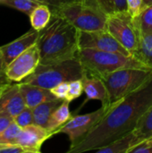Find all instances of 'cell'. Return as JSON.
Wrapping results in <instances>:
<instances>
[{
	"label": "cell",
	"mask_w": 152,
	"mask_h": 153,
	"mask_svg": "<svg viewBox=\"0 0 152 153\" xmlns=\"http://www.w3.org/2000/svg\"><path fill=\"white\" fill-rule=\"evenodd\" d=\"M51 12L52 14L68 21L80 31L106 30L108 14L101 10L94 0L72 2Z\"/></svg>",
	"instance_id": "cell-5"
},
{
	"label": "cell",
	"mask_w": 152,
	"mask_h": 153,
	"mask_svg": "<svg viewBox=\"0 0 152 153\" xmlns=\"http://www.w3.org/2000/svg\"><path fill=\"white\" fill-rule=\"evenodd\" d=\"M26 107L19 89V83H11L0 97V112H6L14 118Z\"/></svg>",
	"instance_id": "cell-13"
},
{
	"label": "cell",
	"mask_w": 152,
	"mask_h": 153,
	"mask_svg": "<svg viewBox=\"0 0 152 153\" xmlns=\"http://www.w3.org/2000/svg\"><path fill=\"white\" fill-rule=\"evenodd\" d=\"M39 31L32 28L24 35L16 39L15 40L0 47V51L4 58L5 66L13 61L18 56L26 51L31 46L35 45L39 39Z\"/></svg>",
	"instance_id": "cell-12"
},
{
	"label": "cell",
	"mask_w": 152,
	"mask_h": 153,
	"mask_svg": "<svg viewBox=\"0 0 152 153\" xmlns=\"http://www.w3.org/2000/svg\"><path fill=\"white\" fill-rule=\"evenodd\" d=\"M11 84V82H8V83H0V97L2 95V93L4 92V91Z\"/></svg>",
	"instance_id": "cell-35"
},
{
	"label": "cell",
	"mask_w": 152,
	"mask_h": 153,
	"mask_svg": "<svg viewBox=\"0 0 152 153\" xmlns=\"http://www.w3.org/2000/svg\"><path fill=\"white\" fill-rule=\"evenodd\" d=\"M53 134L47 128L32 124L22 128L16 143L21 145L26 153H39L43 143Z\"/></svg>",
	"instance_id": "cell-11"
},
{
	"label": "cell",
	"mask_w": 152,
	"mask_h": 153,
	"mask_svg": "<svg viewBox=\"0 0 152 153\" xmlns=\"http://www.w3.org/2000/svg\"><path fill=\"white\" fill-rule=\"evenodd\" d=\"M18 83L21 93L28 108H34L43 102L56 99V96L48 89H45L24 82H21Z\"/></svg>",
	"instance_id": "cell-14"
},
{
	"label": "cell",
	"mask_w": 152,
	"mask_h": 153,
	"mask_svg": "<svg viewBox=\"0 0 152 153\" xmlns=\"http://www.w3.org/2000/svg\"><path fill=\"white\" fill-rule=\"evenodd\" d=\"M82 80L83 83V91L86 95V100L82 106L93 100H100L102 105H105L108 102V91L105 83L99 77L85 74Z\"/></svg>",
	"instance_id": "cell-15"
},
{
	"label": "cell",
	"mask_w": 152,
	"mask_h": 153,
	"mask_svg": "<svg viewBox=\"0 0 152 153\" xmlns=\"http://www.w3.org/2000/svg\"><path fill=\"white\" fill-rule=\"evenodd\" d=\"M152 106V79L139 90L109 108L101 120L68 153L97 151L133 132Z\"/></svg>",
	"instance_id": "cell-1"
},
{
	"label": "cell",
	"mask_w": 152,
	"mask_h": 153,
	"mask_svg": "<svg viewBox=\"0 0 152 153\" xmlns=\"http://www.w3.org/2000/svg\"><path fill=\"white\" fill-rule=\"evenodd\" d=\"M129 153H152V137L133 146Z\"/></svg>",
	"instance_id": "cell-28"
},
{
	"label": "cell",
	"mask_w": 152,
	"mask_h": 153,
	"mask_svg": "<svg viewBox=\"0 0 152 153\" xmlns=\"http://www.w3.org/2000/svg\"><path fill=\"white\" fill-rule=\"evenodd\" d=\"M109 108L102 105L100 108L90 113L73 117L66 124L56 130L55 134H66L73 147L77 144L105 116Z\"/></svg>",
	"instance_id": "cell-8"
},
{
	"label": "cell",
	"mask_w": 152,
	"mask_h": 153,
	"mask_svg": "<svg viewBox=\"0 0 152 153\" xmlns=\"http://www.w3.org/2000/svg\"><path fill=\"white\" fill-rule=\"evenodd\" d=\"M152 5V0H142V6H141V11L144 10L145 8Z\"/></svg>",
	"instance_id": "cell-34"
},
{
	"label": "cell",
	"mask_w": 152,
	"mask_h": 153,
	"mask_svg": "<svg viewBox=\"0 0 152 153\" xmlns=\"http://www.w3.org/2000/svg\"><path fill=\"white\" fill-rule=\"evenodd\" d=\"M79 48L119 52L126 56H132L131 53L124 46H122L107 30L92 31L79 30Z\"/></svg>",
	"instance_id": "cell-10"
},
{
	"label": "cell",
	"mask_w": 152,
	"mask_h": 153,
	"mask_svg": "<svg viewBox=\"0 0 152 153\" xmlns=\"http://www.w3.org/2000/svg\"><path fill=\"white\" fill-rule=\"evenodd\" d=\"M108 91V108L125 99L129 94L139 90L152 79V68H123L99 77Z\"/></svg>",
	"instance_id": "cell-4"
},
{
	"label": "cell",
	"mask_w": 152,
	"mask_h": 153,
	"mask_svg": "<svg viewBox=\"0 0 152 153\" xmlns=\"http://www.w3.org/2000/svg\"><path fill=\"white\" fill-rule=\"evenodd\" d=\"M62 102L63 100L56 99V100L43 102L38 105L37 107H35L34 108H32L34 124L46 128L50 116Z\"/></svg>",
	"instance_id": "cell-17"
},
{
	"label": "cell",
	"mask_w": 152,
	"mask_h": 153,
	"mask_svg": "<svg viewBox=\"0 0 152 153\" xmlns=\"http://www.w3.org/2000/svg\"><path fill=\"white\" fill-rule=\"evenodd\" d=\"M0 153H26V152L17 143H0Z\"/></svg>",
	"instance_id": "cell-29"
},
{
	"label": "cell",
	"mask_w": 152,
	"mask_h": 153,
	"mask_svg": "<svg viewBox=\"0 0 152 153\" xmlns=\"http://www.w3.org/2000/svg\"><path fill=\"white\" fill-rule=\"evenodd\" d=\"M14 122L21 127L24 128L28 126L34 124V117H33V111L32 108L26 107L19 115L14 117Z\"/></svg>",
	"instance_id": "cell-26"
},
{
	"label": "cell",
	"mask_w": 152,
	"mask_h": 153,
	"mask_svg": "<svg viewBox=\"0 0 152 153\" xmlns=\"http://www.w3.org/2000/svg\"><path fill=\"white\" fill-rule=\"evenodd\" d=\"M136 144L137 140L135 134L134 132H132L96 152L99 153H129L130 150Z\"/></svg>",
	"instance_id": "cell-18"
},
{
	"label": "cell",
	"mask_w": 152,
	"mask_h": 153,
	"mask_svg": "<svg viewBox=\"0 0 152 153\" xmlns=\"http://www.w3.org/2000/svg\"><path fill=\"white\" fill-rule=\"evenodd\" d=\"M22 128L13 122L0 134V143H16L17 137L21 133Z\"/></svg>",
	"instance_id": "cell-24"
},
{
	"label": "cell",
	"mask_w": 152,
	"mask_h": 153,
	"mask_svg": "<svg viewBox=\"0 0 152 153\" xmlns=\"http://www.w3.org/2000/svg\"><path fill=\"white\" fill-rule=\"evenodd\" d=\"M82 79H76L69 82V91L66 97V100L71 102L80 96H82L83 91V83Z\"/></svg>",
	"instance_id": "cell-25"
},
{
	"label": "cell",
	"mask_w": 152,
	"mask_h": 153,
	"mask_svg": "<svg viewBox=\"0 0 152 153\" xmlns=\"http://www.w3.org/2000/svg\"><path fill=\"white\" fill-rule=\"evenodd\" d=\"M38 2H39L40 4H44L49 6L50 10H55L64 4L72 3V2H75V1H79V0H37Z\"/></svg>",
	"instance_id": "cell-31"
},
{
	"label": "cell",
	"mask_w": 152,
	"mask_h": 153,
	"mask_svg": "<svg viewBox=\"0 0 152 153\" xmlns=\"http://www.w3.org/2000/svg\"><path fill=\"white\" fill-rule=\"evenodd\" d=\"M40 64V52L37 43L12 61L5 69L9 81L21 82L32 74Z\"/></svg>",
	"instance_id": "cell-9"
},
{
	"label": "cell",
	"mask_w": 152,
	"mask_h": 153,
	"mask_svg": "<svg viewBox=\"0 0 152 153\" xmlns=\"http://www.w3.org/2000/svg\"><path fill=\"white\" fill-rule=\"evenodd\" d=\"M52 18V12L48 5L40 4L30 13V20L33 29L36 30H43L50 22Z\"/></svg>",
	"instance_id": "cell-20"
},
{
	"label": "cell",
	"mask_w": 152,
	"mask_h": 153,
	"mask_svg": "<svg viewBox=\"0 0 152 153\" xmlns=\"http://www.w3.org/2000/svg\"><path fill=\"white\" fill-rule=\"evenodd\" d=\"M142 2V0H126L127 11L133 18L136 17L140 13Z\"/></svg>",
	"instance_id": "cell-30"
},
{
	"label": "cell",
	"mask_w": 152,
	"mask_h": 153,
	"mask_svg": "<svg viewBox=\"0 0 152 153\" xmlns=\"http://www.w3.org/2000/svg\"><path fill=\"white\" fill-rule=\"evenodd\" d=\"M14 118L6 112H0V134L13 122Z\"/></svg>",
	"instance_id": "cell-32"
},
{
	"label": "cell",
	"mask_w": 152,
	"mask_h": 153,
	"mask_svg": "<svg viewBox=\"0 0 152 153\" xmlns=\"http://www.w3.org/2000/svg\"><path fill=\"white\" fill-rule=\"evenodd\" d=\"M5 69H6V66H5V64L4 62L3 56H2L1 51H0V83H8V82H11V81H9L8 78H7V76H6Z\"/></svg>",
	"instance_id": "cell-33"
},
{
	"label": "cell",
	"mask_w": 152,
	"mask_h": 153,
	"mask_svg": "<svg viewBox=\"0 0 152 153\" xmlns=\"http://www.w3.org/2000/svg\"><path fill=\"white\" fill-rule=\"evenodd\" d=\"M106 30L133 56L139 46V35L128 12L108 14Z\"/></svg>",
	"instance_id": "cell-7"
},
{
	"label": "cell",
	"mask_w": 152,
	"mask_h": 153,
	"mask_svg": "<svg viewBox=\"0 0 152 153\" xmlns=\"http://www.w3.org/2000/svg\"><path fill=\"white\" fill-rule=\"evenodd\" d=\"M69 103V101L64 100L63 102L50 116L46 128L53 135H55L57 129H59L61 126L66 124L73 117V115L70 111Z\"/></svg>",
	"instance_id": "cell-16"
},
{
	"label": "cell",
	"mask_w": 152,
	"mask_h": 153,
	"mask_svg": "<svg viewBox=\"0 0 152 153\" xmlns=\"http://www.w3.org/2000/svg\"><path fill=\"white\" fill-rule=\"evenodd\" d=\"M133 56L146 66L152 68V33L139 35V46Z\"/></svg>",
	"instance_id": "cell-19"
},
{
	"label": "cell",
	"mask_w": 152,
	"mask_h": 153,
	"mask_svg": "<svg viewBox=\"0 0 152 153\" xmlns=\"http://www.w3.org/2000/svg\"><path fill=\"white\" fill-rule=\"evenodd\" d=\"M0 4L19 10L29 16L32 11L40 4L37 0H0Z\"/></svg>",
	"instance_id": "cell-23"
},
{
	"label": "cell",
	"mask_w": 152,
	"mask_h": 153,
	"mask_svg": "<svg viewBox=\"0 0 152 153\" xmlns=\"http://www.w3.org/2000/svg\"><path fill=\"white\" fill-rule=\"evenodd\" d=\"M138 35L152 33V5L141 11L140 13L133 18Z\"/></svg>",
	"instance_id": "cell-22"
},
{
	"label": "cell",
	"mask_w": 152,
	"mask_h": 153,
	"mask_svg": "<svg viewBox=\"0 0 152 153\" xmlns=\"http://www.w3.org/2000/svg\"><path fill=\"white\" fill-rule=\"evenodd\" d=\"M77 57L86 74L98 77L123 68L148 67L134 56H126L119 52L103 51L93 48H79Z\"/></svg>",
	"instance_id": "cell-3"
},
{
	"label": "cell",
	"mask_w": 152,
	"mask_h": 153,
	"mask_svg": "<svg viewBox=\"0 0 152 153\" xmlns=\"http://www.w3.org/2000/svg\"><path fill=\"white\" fill-rule=\"evenodd\" d=\"M133 132L136 136L137 144L152 137V106L142 116Z\"/></svg>",
	"instance_id": "cell-21"
},
{
	"label": "cell",
	"mask_w": 152,
	"mask_h": 153,
	"mask_svg": "<svg viewBox=\"0 0 152 153\" xmlns=\"http://www.w3.org/2000/svg\"><path fill=\"white\" fill-rule=\"evenodd\" d=\"M84 74V69L76 56L48 65L39 64L36 71L22 82L50 90L60 82L82 79Z\"/></svg>",
	"instance_id": "cell-6"
},
{
	"label": "cell",
	"mask_w": 152,
	"mask_h": 153,
	"mask_svg": "<svg viewBox=\"0 0 152 153\" xmlns=\"http://www.w3.org/2000/svg\"><path fill=\"white\" fill-rule=\"evenodd\" d=\"M51 92L56 96V99L59 100H65L69 91V82H63L50 89Z\"/></svg>",
	"instance_id": "cell-27"
},
{
	"label": "cell",
	"mask_w": 152,
	"mask_h": 153,
	"mask_svg": "<svg viewBox=\"0 0 152 153\" xmlns=\"http://www.w3.org/2000/svg\"><path fill=\"white\" fill-rule=\"evenodd\" d=\"M40 65L53 64L77 56L79 30L65 19L52 14L49 23L39 30L37 41Z\"/></svg>",
	"instance_id": "cell-2"
}]
</instances>
